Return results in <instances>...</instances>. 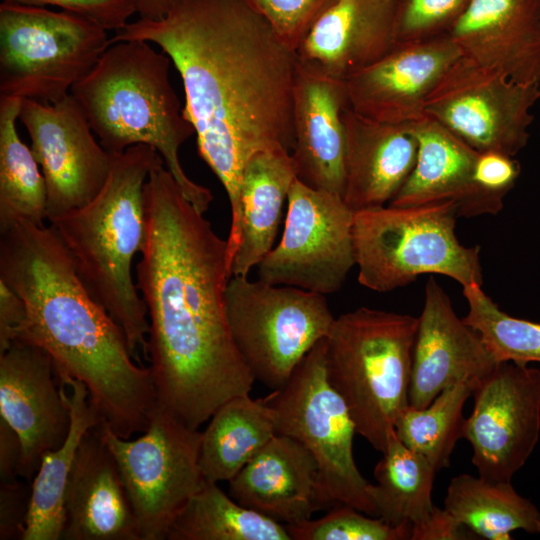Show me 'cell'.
Wrapping results in <instances>:
<instances>
[{
	"label": "cell",
	"instance_id": "1",
	"mask_svg": "<svg viewBox=\"0 0 540 540\" xmlns=\"http://www.w3.org/2000/svg\"><path fill=\"white\" fill-rule=\"evenodd\" d=\"M125 40L159 46L179 72L199 155L228 196L233 254L246 163L258 152L294 147L295 51L245 0H171L162 18L130 21L110 44Z\"/></svg>",
	"mask_w": 540,
	"mask_h": 540
},
{
	"label": "cell",
	"instance_id": "2",
	"mask_svg": "<svg viewBox=\"0 0 540 540\" xmlns=\"http://www.w3.org/2000/svg\"><path fill=\"white\" fill-rule=\"evenodd\" d=\"M144 197L147 232L136 279L149 320L147 361L157 406L198 429L255 382L226 316L227 240L164 163L150 172Z\"/></svg>",
	"mask_w": 540,
	"mask_h": 540
},
{
	"label": "cell",
	"instance_id": "3",
	"mask_svg": "<svg viewBox=\"0 0 540 540\" xmlns=\"http://www.w3.org/2000/svg\"><path fill=\"white\" fill-rule=\"evenodd\" d=\"M0 280L26 306L17 340L48 352L56 375L82 382L118 436L145 431L157 407L151 369L136 363L123 331L88 290L50 225L19 221L0 231Z\"/></svg>",
	"mask_w": 540,
	"mask_h": 540
},
{
	"label": "cell",
	"instance_id": "4",
	"mask_svg": "<svg viewBox=\"0 0 540 540\" xmlns=\"http://www.w3.org/2000/svg\"><path fill=\"white\" fill-rule=\"evenodd\" d=\"M164 163L151 146L139 144L113 155L109 176L86 205L49 219L82 281L119 325L136 361L147 360V308L132 277V263L146 240L144 186Z\"/></svg>",
	"mask_w": 540,
	"mask_h": 540
},
{
	"label": "cell",
	"instance_id": "5",
	"mask_svg": "<svg viewBox=\"0 0 540 540\" xmlns=\"http://www.w3.org/2000/svg\"><path fill=\"white\" fill-rule=\"evenodd\" d=\"M170 63L149 42L111 43L70 93L110 154L139 144L153 147L187 199L205 213L213 195L187 176L179 159L195 130L170 82Z\"/></svg>",
	"mask_w": 540,
	"mask_h": 540
},
{
	"label": "cell",
	"instance_id": "6",
	"mask_svg": "<svg viewBox=\"0 0 540 540\" xmlns=\"http://www.w3.org/2000/svg\"><path fill=\"white\" fill-rule=\"evenodd\" d=\"M417 325L418 317L360 307L335 318L324 339L327 380L357 434L381 453L409 405Z\"/></svg>",
	"mask_w": 540,
	"mask_h": 540
},
{
	"label": "cell",
	"instance_id": "7",
	"mask_svg": "<svg viewBox=\"0 0 540 540\" xmlns=\"http://www.w3.org/2000/svg\"><path fill=\"white\" fill-rule=\"evenodd\" d=\"M454 201L378 206L354 211L353 245L358 281L377 292L438 274L462 287L483 284L479 246H464L455 228Z\"/></svg>",
	"mask_w": 540,
	"mask_h": 540
},
{
	"label": "cell",
	"instance_id": "8",
	"mask_svg": "<svg viewBox=\"0 0 540 540\" xmlns=\"http://www.w3.org/2000/svg\"><path fill=\"white\" fill-rule=\"evenodd\" d=\"M105 30L68 11L0 4V96L56 103L110 45Z\"/></svg>",
	"mask_w": 540,
	"mask_h": 540
},
{
	"label": "cell",
	"instance_id": "9",
	"mask_svg": "<svg viewBox=\"0 0 540 540\" xmlns=\"http://www.w3.org/2000/svg\"><path fill=\"white\" fill-rule=\"evenodd\" d=\"M324 339L306 354L283 386L263 399L273 412L276 434L295 439L316 460L332 507L348 505L377 516L368 494L370 483L354 460V420L327 380Z\"/></svg>",
	"mask_w": 540,
	"mask_h": 540
},
{
	"label": "cell",
	"instance_id": "10",
	"mask_svg": "<svg viewBox=\"0 0 540 540\" xmlns=\"http://www.w3.org/2000/svg\"><path fill=\"white\" fill-rule=\"evenodd\" d=\"M234 343L255 381L283 386L334 321L325 295L247 276H231L225 292Z\"/></svg>",
	"mask_w": 540,
	"mask_h": 540
},
{
	"label": "cell",
	"instance_id": "11",
	"mask_svg": "<svg viewBox=\"0 0 540 540\" xmlns=\"http://www.w3.org/2000/svg\"><path fill=\"white\" fill-rule=\"evenodd\" d=\"M98 428L118 465L141 540H166L178 514L204 482L199 466L201 432L157 406L135 440Z\"/></svg>",
	"mask_w": 540,
	"mask_h": 540
},
{
	"label": "cell",
	"instance_id": "12",
	"mask_svg": "<svg viewBox=\"0 0 540 540\" xmlns=\"http://www.w3.org/2000/svg\"><path fill=\"white\" fill-rule=\"evenodd\" d=\"M540 84H519L460 56L424 103V114L477 152L514 157L528 143Z\"/></svg>",
	"mask_w": 540,
	"mask_h": 540
},
{
	"label": "cell",
	"instance_id": "13",
	"mask_svg": "<svg viewBox=\"0 0 540 540\" xmlns=\"http://www.w3.org/2000/svg\"><path fill=\"white\" fill-rule=\"evenodd\" d=\"M287 202L282 237L257 265L258 279L323 295L337 292L355 265L354 211L342 197L297 178Z\"/></svg>",
	"mask_w": 540,
	"mask_h": 540
},
{
	"label": "cell",
	"instance_id": "14",
	"mask_svg": "<svg viewBox=\"0 0 540 540\" xmlns=\"http://www.w3.org/2000/svg\"><path fill=\"white\" fill-rule=\"evenodd\" d=\"M474 406L463 424L478 475L511 482L540 436V368L499 362L473 391Z\"/></svg>",
	"mask_w": 540,
	"mask_h": 540
},
{
	"label": "cell",
	"instance_id": "15",
	"mask_svg": "<svg viewBox=\"0 0 540 540\" xmlns=\"http://www.w3.org/2000/svg\"><path fill=\"white\" fill-rule=\"evenodd\" d=\"M19 120L44 176L47 220L93 200L109 176L113 155L95 139L71 93L56 103L22 99Z\"/></svg>",
	"mask_w": 540,
	"mask_h": 540
},
{
	"label": "cell",
	"instance_id": "16",
	"mask_svg": "<svg viewBox=\"0 0 540 540\" xmlns=\"http://www.w3.org/2000/svg\"><path fill=\"white\" fill-rule=\"evenodd\" d=\"M57 380L51 356L35 344L17 340L0 353V418L19 437V477L29 484L43 454L69 432V409Z\"/></svg>",
	"mask_w": 540,
	"mask_h": 540
},
{
	"label": "cell",
	"instance_id": "17",
	"mask_svg": "<svg viewBox=\"0 0 540 540\" xmlns=\"http://www.w3.org/2000/svg\"><path fill=\"white\" fill-rule=\"evenodd\" d=\"M496 364L478 332L457 316L448 294L429 278L413 346L409 405L424 408L448 387L479 383Z\"/></svg>",
	"mask_w": 540,
	"mask_h": 540
},
{
	"label": "cell",
	"instance_id": "18",
	"mask_svg": "<svg viewBox=\"0 0 540 540\" xmlns=\"http://www.w3.org/2000/svg\"><path fill=\"white\" fill-rule=\"evenodd\" d=\"M461 56L449 35L394 44L378 61L348 78L349 105L367 118L408 124L424 114V103L445 71Z\"/></svg>",
	"mask_w": 540,
	"mask_h": 540
},
{
	"label": "cell",
	"instance_id": "19",
	"mask_svg": "<svg viewBox=\"0 0 540 540\" xmlns=\"http://www.w3.org/2000/svg\"><path fill=\"white\" fill-rule=\"evenodd\" d=\"M394 7L395 0H333L296 48L297 64L346 81L393 47Z\"/></svg>",
	"mask_w": 540,
	"mask_h": 540
},
{
	"label": "cell",
	"instance_id": "20",
	"mask_svg": "<svg viewBox=\"0 0 540 540\" xmlns=\"http://www.w3.org/2000/svg\"><path fill=\"white\" fill-rule=\"evenodd\" d=\"M348 106L345 81L315 74L297 64L291 152L296 178L342 198L346 150L343 112Z\"/></svg>",
	"mask_w": 540,
	"mask_h": 540
},
{
	"label": "cell",
	"instance_id": "21",
	"mask_svg": "<svg viewBox=\"0 0 540 540\" xmlns=\"http://www.w3.org/2000/svg\"><path fill=\"white\" fill-rule=\"evenodd\" d=\"M228 483L238 503L283 525L332 508L316 460L286 435H274Z\"/></svg>",
	"mask_w": 540,
	"mask_h": 540
},
{
	"label": "cell",
	"instance_id": "22",
	"mask_svg": "<svg viewBox=\"0 0 540 540\" xmlns=\"http://www.w3.org/2000/svg\"><path fill=\"white\" fill-rule=\"evenodd\" d=\"M448 35L475 63L540 84V0H471Z\"/></svg>",
	"mask_w": 540,
	"mask_h": 540
},
{
	"label": "cell",
	"instance_id": "23",
	"mask_svg": "<svg viewBox=\"0 0 540 540\" xmlns=\"http://www.w3.org/2000/svg\"><path fill=\"white\" fill-rule=\"evenodd\" d=\"M63 540H141L116 460L98 425L82 438L64 500Z\"/></svg>",
	"mask_w": 540,
	"mask_h": 540
},
{
	"label": "cell",
	"instance_id": "24",
	"mask_svg": "<svg viewBox=\"0 0 540 540\" xmlns=\"http://www.w3.org/2000/svg\"><path fill=\"white\" fill-rule=\"evenodd\" d=\"M417 140V158L408 179L389 205L418 206L454 201L459 217L496 215L504 200L483 191L474 179L478 152L434 119L408 123Z\"/></svg>",
	"mask_w": 540,
	"mask_h": 540
},
{
	"label": "cell",
	"instance_id": "25",
	"mask_svg": "<svg viewBox=\"0 0 540 540\" xmlns=\"http://www.w3.org/2000/svg\"><path fill=\"white\" fill-rule=\"evenodd\" d=\"M344 201L353 210L389 204L411 174L418 144L408 124L380 122L348 106Z\"/></svg>",
	"mask_w": 540,
	"mask_h": 540
},
{
	"label": "cell",
	"instance_id": "26",
	"mask_svg": "<svg viewBox=\"0 0 540 540\" xmlns=\"http://www.w3.org/2000/svg\"><path fill=\"white\" fill-rule=\"evenodd\" d=\"M296 179L291 153L258 152L246 163L240 184L239 242L231 276H247L274 247L282 207Z\"/></svg>",
	"mask_w": 540,
	"mask_h": 540
},
{
	"label": "cell",
	"instance_id": "27",
	"mask_svg": "<svg viewBox=\"0 0 540 540\" xmlns=\"http://www.w3.org/2000/svg\"><path fill=\"white\" fill-rule=\"evenodd\" d=\"M57 376L69 409L70 428L64 442L43 454L31 482L30 506L22 540H59L64 527V500L82 438L102 419L79 380Z\"/></svg>",
	"mask_w": 540,
	"mask_h": 540
},
{
	"label": "cell",
	"instance_id": "28",
	"mask_svg": "<svg viewBox=\"0 0 540 540\" xmlns=\"http://www.w3.org/2000/svg\"><path fill=\"white\" fill-rule=\"evenodd\" d=\"M276 435L271 408L249 394L223 403L201 432L199 466L204 480L231 481Z\"/></svg>",
	"mask_w": 540,
	"mask_h": 540
},
{
	"label": "cell",
	"instance_id": "29",
	"mask_svg": "<svg viewBox=\"0 0 540 540\" xmlns=\"http://www.w3.org/2000/svg\"><path fill=\"white\" fill-rule=\"evenodd\" d=\"M446 509L474 535L489 540H510L511 533H537L540 511L521 496L511 482L489 481L460 474L450 481Z\"/></svg>",
	"mask_w": 540,
	"mask_h": 540
},
{
	"label": "cell",
	"instance_id": "30",
	"mask_svg": "<svg viewBox=\"0 0 540 540\" xmlns=\"http://www.w3.org/2000/svg\"><path fill=\"white\" fill-rule=\"evenodd\" d=\"M383 456L374 468L376 484H369L368 494L377 517L394 527L412 528L433 513L432 464L421 454L406 447L395 431L388 438Z\"/></svg>",
	"mask_w": 540,
	"mask_h": 540
},
{
	"label": "cell",
	"instance_id": "31",
	"mask_svg": "<svg viewBox=\"0 0 540 540\" xmlns=\"http://www.w3.org/2000/svg\"><path fill=\"white\" fill-rule=\"evenodd\" d=\"M20 98L0 96V231L47 220V190L34 154L19 137Z\"/></svg>",
	"mask_w": 540,
	"mask_h": 540
},
{
	"label": "cell",
	"instance_id": "32",
	"mask_svg": "<svg viewBox=\"0 0 540 540\" xmlns=\"http://www.w3.org/2000/svg\"><path fill=\"white\" fill-rule=\"evenodd\" d=\"M166 540H292L286 526L238 503L204 480L172 523Z\"/></svg>",
	"mask_w": 540,
	"mask_h": 540
},
{
	"label": "cell",
	"instance_id": "33",
	"mask_svg": "<svg viewBox=\"0 0 540 540\" xmlns=\"http://www.w3.org/2000/svg\"><path fill=\"white\" fill-rule=\"evenodd\" d=\"M478 383L459 382L443 390L428 406L408 405L395 423L398 439L423 455L439 471L450 465L457 441L463 438V407Z\"/></svg>",
	"mask_w": 540,
	"mask_h": 540
},
{
	"label": "cell",
	"instance_id": "34",
	"mask_svg": "<svg viewBox=\"0 0 540 540\" xmlns=\"http://www.w3.org/2000/svg\"><path fill=\"white\" fill-rule=\"evenodd\" d=\"M468 304L463 321L478 332L497 363L540 365V323L508 315L479 285L462 287Z\"/></svg>",
	"mask_w": 540,
	"mask_h": 540
},
{
	"label": "cell",
	"instance_id": "35",
	"mask_svg": "<svg viewBox=\"0 0 540 540\" xmlns=\"http://www.w3.org/2000/svg\"><path fill=\"white\" fill-rule=\"evenodd\" d=\"M348 505H336L322 517L285 525L293 540H410L411 529L394 527Z\"/></svg>",
	"mask_w": 540,
	"mask_h": 540
},
{
	"label": "cell",
	"instance_id": "36",
	"mask_svg": "<svg viewBox=\"0 0 540 540\" xmlns=\"http://www.w3.org/2000/svg\"><path fill=\"white\" fill-rule=\"evenodd\" d=\"M471 0H395L394 44L415 43L447 35Z\"/></svg>",
	"mask_w": 540,
	"mask_h": 540
},
{
	"label": "cell",
	"instance_id": "37",
	"mask_svg": "<svg viewBox=\"0 0 540 540\" xmlns=\"http://www.w3.org/2000/svg\"><path fill=\"white\" fill-rule=\"evenodd\" d=\"M295 51L315 19L333 0H245Z\"/></svg>",
	"mask_w": 540,
	"mask_h": 540
},
{
	"label": "cell",
	"instance_id": "38",
	"mask_svg": "<svg viewBox=\"0 0 540 540\" xmlns=\"http://www.w3.org/2000/svg\"><path fill=\"white\" fill-rule=\"evenodd\" d=\"M33 6H56L83 16L107 31H119L137 13L136 0H7Z\"/></svg>",
	"mask_w": 540,
	"mask_h": 540
},
{
	"label": "cell",
	"instance_id": "39",
	"mask_svg": "<svg viewBox=\"0 0 540 540\" xmlns=\"http://www.w3.org/2000/svg\"><path fill=\"white\" fill-rule=\"evenodd\" d=\"M520 164L512 156L496 152H478L474 179L486 193L504 200L520 175Z\"/></svg>",
	"mask_w": 540,
	"mask_h": 540
},
{
	"label": "cell",
	"instance_id": "40",
	"mask_svg": "<svg viewBox=\"0 0 540 540\" xmlns=\"http://www.w3.org/2000/svg\"><path fill=\"white\" fill-rule=\"evenodd\" d=\"M31 484L0 481V539L22 540L30 506Z\"/></svg>",
	"mask_w": 540,
	"mask_h": 540
},
{
	"label": "cell",
	"instance_id": "41",
	"mask_svg": "<svg viewBox=\"0 0 540 540\" xmlns=\"http://www.w3.org/2000/svg\"><path fill=\"white\" fill-rule=\"evenodd\" d=\"M26 319L27 310L23 300L0 280V353L19 338Z\"/></svg>",
	"mask_w": 540,
	"mask_h": 540
},
{
	"label": "cell",
	"instance_id": "42",
	"mask_svg": "<svg viewBox=\"0 0 540 540\" xmlns=\"http://www.w3.org/2000/svg\"><path fill=\"white\" fill-rule=\"evenodd\" d=\"M446 509L436 506L422 524L412 528L410 540H462L475 539Z\"/></svg>",
	"mask_w": 540,
	"mask_h": 540
},
{
	"label": "cell",
	"instance_id": "43",
	"mask_svg": "<svg viewBox=\"0 0 540 540\" xmlns=\"http://www.w3.org/2000/svg\"><path fill=\"white\" fill-rule=\"evenodd\" d=\"M21 443L16 432L0 418V481L19 477Z\"/></svg>",
	"mask_w": 540,
	"mask_h": 540
},
{
	"label": "cell",
	"instance_id": "44",
	"mask_svg": "<svg viewBox=\"0 0 540 540\" xmlns=\"http://www.w3.org/2000/svg\"><path fill=\"white\" fill-rule=\"evenodd\" d=\"M171 0H136L139 18L158 20L162 18L169 8Z\"/></svg>",
	"mask_w": 540,
	"mask_h": 540
},
{
	"label": "cell",
	"instance_id": "45",
	"mask_svg": "<svg viewBox=\"0 0 540 540\" xmlns=\"http://www.w3.org/2000/svg\"><path fill=\"white\" fill-rule=\"evenodd\" d=\"M537 533H540V520H539L538 526H537Z\"/></svg>",
	"mask_w": 540,
	"mask_h": 540
}]
</instances>
